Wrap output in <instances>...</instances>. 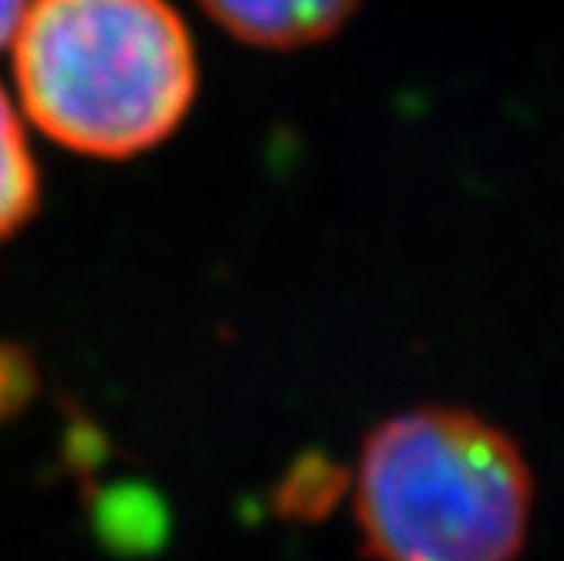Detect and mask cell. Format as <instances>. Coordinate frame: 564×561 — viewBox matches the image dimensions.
<instances>
[{
    "mask_svg": "<svg viewBox=\"0 0 564 561\" xmlns=\"http://www.w3.org/2000/svg\"><path fill=\"white\" fill-rule=\"evenodd\" d=\"M14 75L41 132L98 160L170 139L199 82L189 28L170 0H31Z\"/></svg>",
    "mask_w": 564,
    "mask_h": 561,
    "instance_id": "6da1fadb",
    "label": "cell"
},
{
    "mask_svg": "<svg viewBox=\"0 0 564 561\" xmlns=\"http://www.w3.org/2000/svg\"><path fill=\"white\" fill-rule=\"evenodd\" d=\"M351 515L372 561H518L534 474L497 423L459 406H413L358 450Z\"/></svg>",
    "mask_w": 564,
    "mask_h": 561,
    "instance_id": "7a4b0ae2",
    "label": "cell"
},
{
    "mask_svg": "<svg viewBox=\"0 0 564 561\" xmlns=\"http://www.w3.org/2000/svg\"><path fill=\"white\" fill-rule=\"evenodd\" d=\"M199 8L243 44L294 51L338 34L362 0H199Z\"/></svg>",
    "mask_w": 564,
    "mask_h": 561,
    "instance_id": "3957f363",
    "label": "cell"
},
{
    "mask_svg": "<svg viewBox=\"0 0 564 561\" xmlns=\"http://www.w3.org/2000/svg\"><path fill=\"white\" fill-rule=\"evenodd\" d=\"M91 531L116 554H145L166 541V504L142 484H112L91 497Z\"/></svg>",
    "mask_w": 564,
    "mask_h": 561,
    "instance_id": "277c9868",
    "label": "cell"
},
{
    "mask_svg": "<svg viewBox=\"0 0 564 561\" xmlns=\"http://www.w3.org/2000/svg\"><path fill=\"white\" fill-rule=\"evenodd\" d=\"M41 203V176L28 149L21 119L0 88V244L24 230Z\"/></svg>",
    "mask_w": 564,
    "mask_h": 561,
    "instance_id": "5b68a950",
    "label": "cell"
},
{
    "mask_svg": "<svg viewBox=\"0 0 564 561\" xmlns=\"http://www.w3.org/2000/svg\"><path fill=\"white\" fill-rule=\"evenodd\" d=\"M37 386L34 363L24 348L0 345V423L14 420L24 406L31 402Z\"/></svg>",
    "mask_w": 564,
    "mask_h": 561,
    "instance_id": "8992f818",
    "label": "cell"
},
{
    "mask_svg": "<svg viewBox=\"0 0 564 561\" xmlns=\"http://www.w3.org/2000/svg\"><path fill=\"white\" fill-rule=\"evenodd\" d=\"M338 490H341V484L332 481V467H325V464H301L291 474V481L284 484L281 500L291 504V511L304 518V515H312V511H322V507L328 504V497L338 494Z\"/></svg>",
    "mask_w": 564,
    "mask_h": 561,
    "instance_id": "52a82bcc",
    "label": "cell"
},
{
    "mask_svg": "<svg viewBox=\"0 0 564 561\" xmlns=\"http://www.w3.org/2000/svg\"><path fill=\"white\" fill-rule=\"evenodd\" d=\"M24 11H28V0H0V47L18 34Z\"/></svg>",
    "mask_w": 564,
    "mask_h": 561,
    "instance_id": "ba28073f",
    "label": "cell"
}]
</instances>
